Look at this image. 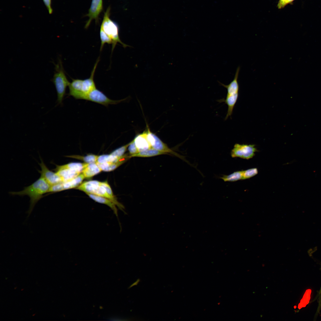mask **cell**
I'll return each mask as SVG.
<instances>
[{
  "instance_id": "6da1fadb",
  "label": "cell",
  "mask_w": 321,
  "mask_h": 321,
  "mask_svg": "<svg viewBox=\"0 0 321 321\" xmlns=\"http://www.w3.org/2000/svg\"><path fill=\"white\" fill-rule=\"evenodd\" d=\"M51 185L41 176L31 185L24 188L23 190L18 192H11L12 195L21 196L27 195L30 198V206L28 214L31 213L36 203L43 197L45 193H48Z\"/></svg>"
},
{
  "instance_id": "7a4b0ae2",
  "label": "cell",
  "mask_w": 321,
  "mask_h": 321,
  "mask_svg": "<svg viewBox=\"0 0 321 321\" xmlns=\"http://www.w3.org/2000/svg\"><path fill=\"white\" fill-rule=\"evenodd\" d=\"M240 70L238 67L236 70L233 80L228 85H226L219 82L221 85L227 90V93L226 99L220 100L221 102H224L228 106V110L225 118L226 120L231 116L235 106L238 98L239 95V85L237 79Z\"/></svg>"
},
{
  "instance_id": "3957f363",
  "label": "cell",
  "mask_w": 321,
  "mask_h": 321,
  "mask_svg": "<svg viewBox=\"0 0 321 321\" xmlns=\"http://www.w3.org/2000/svg\"><path fill=\"white\" fill-rule=\"evenodd\" d=\"M62 62L60 59L57 64H55V71L52 81L56 89L57 102L62 104L66 93V89L70 82L68 80L64 73Z\"/></svg>"
},
{
  "instance_id": "277c9868",
  "label": "cell",
  "mask_w": 321,
  "mask_h": 321,
  "mask_svg": "<svg viewBox=\"0 0 321 321\" xmlns=\"http://www.w3.org/2000/svg\"><path fill=\"white\" fill-rule=\"evenodd\" d=\"M110 7H108L105 12L100 29L112 40V51L118 43L122 44L124 48L129 46L120 40L119 36V27L117 23L110 18Z\"/></svg>"
},
{
  "instance_id": "5b68a950",
  "label": "cell",
  "mask_w": 321,
  "mask_h": 321,
  "mask_svg": "<svg viewBox=\"0 0 321 321\" xmlns=\"http://www.w3.org/2000/svg\"><path fill=\"white\" fill-rule=\"evenodd\" d=\"M254 144H236L231 152L232 158H240L246 159L252 158L257 150Z\"/></svg>"
},
{
  "instance_id": "8992f818",
  "label": "cell",
  "mask_w": 321,
  "mask_h": 321,
  "mask_svg": "<svg viewBox=\"0 0 321 321\" xmlns=\"http://www.w3.org/2000/svg\"><path fill=\"white\" fill-rule=\"evenodd\" d=\"M147 137L152 148L167 153H170L184 160L183 157L174 152L164 143L156 134L152 132L147 127Z\"/></svg>"
},
{
  "instance_id": "52a82bcc",
  "label": "cell",
  "mask_w": 321,
  "mask_h": 321,
  "mask_svg": "<svg viewBox=\"0 0 321 321\" xmlns=\"http://www.w3.org/2000/svg\"><path fill=\"white\" fill-rule=\"evenodd\" d=\"M125 100V99L119 100H111L96 88L89 93L86 100L108 106L109 105L118 104Z\"/></svg>"
},
{
  "instance_id": "ba28073f",
  "label": "cell",
  "mask_w": 321,
  "mask_h": 321,
  "mask_svg": "<svg viewBox=\"0 0 321 321\" xmlns=\"http://www.w3.org/2000/svg\"><path fill=\"white\" fill-rule=\"evenodd\" d=\"M69 95L76 99L86 100V94L83 83V80L73 79L68 86Z\"/></svg>"
},
{
  "instance_id": "9c48e42d",
  "label": "cell",
  "mask_w": 321,
  "mask_h": 321,
  "mask_svg": "<svg viewBox=\"0 0 321 321\" xmlns=\"http://www.w3.org/2000/svg\"><path fill=\"white\" fill-rule=\"evenodd\" d=\"M85 178L82 174H80L70 180L51 186L49 192H56L77 187L81 184Z\"/></svg>"
},
{
  "instance_id": "30bf717a",
  "label": "cell",
  "mask_w": 321,
  "mask_h": 321,
  "mask_svg": "<svg viewBox=\"0 0 321 321\" xmlns=\"http://www.w3.org/2000/svg\"><path fill=\"white\" fill-rule=\"evenodd\" d=\"M39 165L41 170L39 171L40 176L43 177L51 185H53L63 182L61 177L56 172L50 170L45 164L42 159Z\"/></svg>"
},
{
  "instance_id": "8fae6325",
  "label": "cell",
  "mask_w": 321,
  "mask_h": 321,
  "mask_svg": "<svg viewBox=\"0 0 321 321\" xmlns=\"http://www.w3.org/2000/svg\"><path fill=\"white\" fill-rule=\"evenodd\" d=\"M103 0H92L87 15L89 18L85 26V28L88 27L92 20L95 19L96 21H98L99 16L103 10Z\"/></svg>"
},
{
  "instance_id": "7c38bea8",
  "label": "cell",
  "mask_w": 321,
  "mask_h": 321,
  "mask_svg": "<svg viewBox=\"0 0 321 321\" xmlns=\"http://www.w3.org/2000/svg\"><path fill=\"white\" fill-rule=\"evenodd\" d=\"M133 140L139 152L152 148L148 139L147 129L137 135Z\"/></svg>"
},
{
  "instance_id": "4fadbf2b",
  "label": "cell",
  "mask_w": 321,
  "mask_h": 321,
  "mask_svg": "<svg viewBox=\"0 0 321 321\" xmlns=\"http://www.w3.org/2000/svg\"><path fill=\"white\" fill-rule=\"evenodd\" d=\"M101 182L97 180H90L81 184L76 189L86 193L93 194L100 185Z\"/></svg>"
},
{
  "instance_id": "5bb4252c",
  "label": "cell",
  "mask_w": 321,
  "mask_h": 321,
  "mask_svg": "<svg viewBox=\"0 0 321 321\" xmlns=\"http://www.w3.org/2000/svg\"><path fill=\"white\" fill-rule=\"evenodd\" d=\"M56 172L60 176L63 182L70 180L76 177L81 173L75 170L66 168H59L56 167Z\"/></svg>"
},
{
  "instance_id": "9a60e30c",
  "label": "cell",
  "mask_w": 321,
  "mask_h": 321,
  "mask_svg": "<svg viewBox=\"0 0 321 321\" xmlns=\"http://www.w3.org/2000/svg\"><path fill=\"white\" fill-rule=\"evenodd\" d=\"M86 193L90 198L95 202L105 204L108 206L113 211L114 214L117 216V205L113 201L106 197L91 193Z\"/></svg>"
},
{
  "instance_id": "2e32d148",
  "label": "cell",
  "mask_w": 321,
  "mask_h": 321,
  "mask_svg": "<svg viewBox=\"0 0 321 321\" xmlns=\"http://www.w3.org/2000/svg\"><path fill=\"white\" fill-rule=\"evenodd\" d=\"M129 158H130L129 157L126 158L116 163H99L96 162V163L102 171H110L117 168L125 162Z\"/></svg>"
},
{
  "instance_id": "e0dca14e",
  "label": "cell",
  "mask_w": 321,
  "mask_h": 321,
  "mask_svg": "<svg viewBox=\"0 0 321 321\" xmlns=\"http://www.w3.org/2000/svg\"><path fill=\"white\" fill-rule=\"evenodd\" d=\"M102 170L96 163H88L82 171L85 178H89L98 174Z\"/></svg>"
},
{
  "instance_id": "ac0fdd59",
  "label": "cell",
  "mask_w": 321,
  "mask_h": 321,
  "mask_svg": "<svg viewBox=\"0 0 321 321\" xmlns=\"http://www.w3.org/2000/svg\"><path fill=\"white\" fill-rule=\"evenodd\" d=\"M128 157L130 158V155H128L127 154H125L123 156L120 157L113 155L111 154L103 155L98 156L97 162L99 163H116Z\"/></svg>"
},
{
  "instance_id": "d6986e66",
  "label": "cell",
  "mask_w": 321,
  "mask_h": 321,
  "mask_svg": "<svg viewBox=\"0 0 321 321\" xmlns=\"http://www.w3.org/2000/svg\"><path fill=\"white\" fill-rule=\"evenodd\" d=\"M166 154H167L156 150L152 148H151L144 150L140 151L136 154L130 156V158L134 157L146 158Z\"/></svg>"
},
{
  "instance_id": "ffe728a7",
  "label": "cell",
  "mask_w": 321,
  "mask_h": 321,
  "mask_svg": "<svg viewBox=\"0 0 321 321\" xmlns=\"http://www.w3.org/2000/svg\"><path fill=\"white\" fill-rule=\"evenodd\" d=\"M88 164L86 163H71L64 165L58 166L56 167L59 168L70 169L81 173Z\"/></svg>"
},
{
  "instance_id": "44dd1931",
  "label": "cell",
  "mask_w": 321,
  "mask_h": 321,
  "mask_svg": "<svg viewBox=\"0 0 321 321\" xmlns=\"http://www.w3.org/2000/svg\"><path fill=\"white\" fill-rule=\"evenodd\" d=\"M243 171H237L228 175H224L220 178L224 182H235L242 179Z\"/></svg>"
},
{
  "instance_id": "7402d4cb",
  "label": "cell",
  "mask_w": 321,
  "mask_h": 321,
  "mask_svg": "<svg viewBox=\"0 0 321 321\" xmlns=\"http://www.w3.org/2000/svg\"><path fill=\"white\" fill-rule=\"evenodd\" d=\"M69 157L77 159L83 161L87 163H96L97 162L98 156L93 154L87 155L86 156H81L78 155H72L67 156Z\"/></svg>"
},
{
  "instance_id": "603a6c76",
  "label": "cell",
  "mask_w": 321,
  "mask_h": 321,
  "mask_svg": "<svg viewBox=\"0 0 321 321\" xmlns=\"http://www.w3.org/2000/svg\"><path fill=\"white\" fill-rule=\"evenodd\" d=\"M100 37L101 41L100 51L102 50L105 43L112 44V41L111 39L101 29L100 31Z\"/></svg>"
},
{
  "instance_id": "cb8c5ba5",
  "label": "cell",
  "mask_w": 321,
  "mask_h": 321,
  "mask_svg": "<svg viewBox=\"0 0 321 321\" xmlns=\"http://www.w3.org/2000/svg\"><path fill=\"white\" fill-rule=\"evenodd\" d=\"M258 173V170L256 168H253L243 171L242 180L249 179L256 175Z\"/></svg>"
},
{
  "instance_id": "d4e9b609",
  "label": "cell",
  "mask_w": 321,
  "mask_h": 321,
  "mask_svg": "<svg viewBox=\"0 0 321 321\" xmlns=\"http://www.w3.org/2000/svg\"><path fill=\"white\" fill-rule=\"evenodd\" d=\"M130 142L123 145L114 151L111 154L113 155L118 157H122L125 155V153L127 150Z\"/></svg>"
},
{
  "instance_id": "484cf974",
  "label": "cell",
  "mask_w": 321,
  "mask_h": 321,
  "mask_svg": "<svg viewBox=\"0 0 321 321\" xmlns=\"http://www.w3.org/2000/svg\"><path fill=\"white\" fill-rule=\"evenodd\" d=\"M128 149L129 152L130 156L136 154L139 151L136 145L134 140L130 142Z\"/></svg>"
},
{
  "instance_id": "4316f807",
  "label": "cell",
  "mask_w": 321,
  "mask_h": 321,
  "mask_svg": "<svg viewBox=\"0 0 321 321\" xmlns=\"http://www.w3.org/2000/svg\"><path fill=\"white\" fill-rule=\"evenodd\" d=\"M101 185L105 188L107 192L111 197L114 200L117 201L114 195L111 188L107 181L101 182Z\"/></svg>"
},
{
  "instance_id": "83f0119b",
  "label": "cell",
  "mask_w": 321,
  "mask_h": 321,
  "mask_svg": "<svg viewBox=\"0 0 321 321\" xmlns=\"http://www.w3.org/2000/svg\"><path fill=\"white\" fill-rule=\"evenodd\" d=\"M49 14H51L52 12V10L51 7V0H43Z\"/></svg>"
},
{
  "instance_id": "f1b7e54d",
  "label": "cell",
  "mask_w": 321,
  "mask_h": 321,
  "mask_svg": "<svg viewBox=\"0 0 321 321\" xmlns=\"http://www.w3.org/2000/svg\"><path fill=\"white\" fill-rule=\"evenodd\" d=\"M294 0H286V5L289 3L292 2Z\"/></svg>"
}]
</instances>
